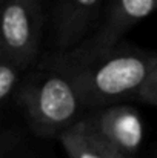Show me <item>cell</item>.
Instances as JSON below:
<instances>
[{
  "instance_id": "obj_5",
  "label": "cell",
  "mask_w": 157,
  "mask_h": 158,
  "mask_svg": "<svg viewBox=\"0 0 157 158\" xmlns=\"http://www.w3.org/2000/svg\"><path fill=\"white\" fill-rule=\"evenodd\" d=\"M82 120L89 132L119 154L133 158L139 152L143 141V120L136 107L106 106Z\"/></svg>"
},
{
  "instance_id": "obj_7",
  "label": "cell",
  "mask_w": 157,
  "mask_h": 158,
  "mask_svg": "<svg viewBox=\"0 0 157 158\" xmlns=\"http://www.w3.org/2000/svg\"><path fill=\"white\" fill-rule=\"evenodd\" d=\"M57 140L62 143L69 158H111L108 146L89 132L82 118L62 132Z\"/></svg>"
},
{
  "instance_id": "obj_6",
  "label": "cell",
  "mask_w": 157,
  "mask_h": 158,
  "mask_svg": "<svg viewBox=\"0 0 157 158\" xmlns=\"http://www.w3.org/2000/svg\"><path fill=\"white\" fill-rule=\"evenodd\" d=\"M105 0H57L54 8L55 54L77 48L89 37L103 12Z\"/></svg>"
},
{
  "instance_id": "obj_9",
  "label": "cell",
  "mask_w": 157,
  "mask_h": 158,
  "mask_svg": "<svg viewBox=\"0 0 157 158\" xmlns=\"http://www.w3.org/2000/svg\"><path fill=\"white\" fill-rule=\"evenodd\" d=\"M105 144V143H103ZM108 151H109V157L111 158H131V157H125V155H122V154H119L117 151H114V149H111L109 146H108Z\"/></svg>"
},
{
  "instance_id": "obj_4",
  "label": "cell",
  "mask_w": 157,
  "mask_h": 158,
  "mask_svg": "<svg viewBox=\"0 0 157 158\" xmlns=\"http://www.w3.org/2000/svg\"><path fill=\"white\" fill-rule=\"evenodd\" d=\"M43 23L42 0H3L0 5V55L25 71L39 55Z\"/></svg>"
},
{
  "instance_id": "obj_8",
  "label": "cell",
  "mask_w": 157,
  "mask_h": 158,
  "mask_svg": "<svg viewBox=\"0 0 157 158\" xmlns=\"http://www.w3.org/2000/svg\"><path fill=\"white\" fill-rule=\"evenodd\" d=\"M20 72L22 71L15 64L0 55V106L5 105L6 100L14 94L20 78Z\"/></svg>"
},
{
  "instance_id": "obj_11",
  "label": "cell",
  "mask_w": 157,
  "mask_h": 158,
  "mask_svg": "<svg viewBox=\"0 0 157 158\" xmlns=\"http://www.w3.org/2000/svg\"><path fill=\"white\" fill-rule=\"evenodd\" d=\"M2 2H3V0H0V5H2Z\"/></svg>"
},
{
  "instance_id": "obj_3",
  "label": "cell",
  "mask_w": 157,
  "mask_h": 158,
  "mask_svg": "<svg viewBox=\"0 0 157 158\" xmlns=\"http://www.w3.org/2000/svg\"><path fill=\"white\" fill-rule=\"evenodd\" d=\"M156 8V0H105L103 19L97 29L77 48L65 54H52L43 64L77 68L102 58L120 45L123 35Z\"/></svg>"
},
{
  "instance_id": "obj_1",
  "label": "cell",
  "mask_w": 157,
  "mask_h": 158,
  "mask_svg": "<svg viewBox=\"0 0 157 158\" xmlns=\"http://www.w3.org/2000/svg\"><path fill=\"white\" fill-rule=\"evenodd\" d=\"M50 68L66 74L83 107H106L131 98L151 106L157 102V57L146 51L119 45L85 66Z\"/></svg>"
},
{
  "instance_id": "obj_10",
  "label": "cell",
  "mask_w": 157,
  "mask_h": 158,
  "mask_svg": "<svg viewBox=\"0 0 157 158\" xmlns=\"http://www.w3.org/2000/svg\"><path fill=\"white\" fill-rule=\"evenodd\" d=\"M3 154H5V148H3V144H2V140H0V158L3 157Z\"/></svg>"
},
{
  "instance_id": "obj_2",
  "label": "cell",
  "mask_w": 157,
  "mask_h": 158,
  "mask_svg": "<svg viewBox=\"0 0 157 158\" xmlns=\"http://www.w3.org/2000/svg\"><path fill=\"white\" fill-rule=\"evenodd\" d=\"M17 100L33 132L42 138H57L80 120L83 107L66 74L50 66L28 75Z\"/></svg>"
}]
</instances>
